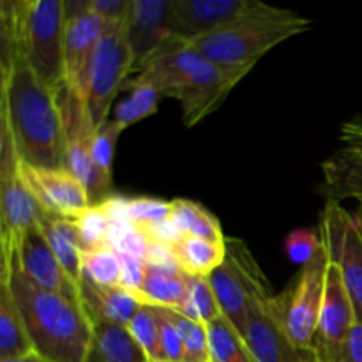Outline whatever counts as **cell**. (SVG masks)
<instances>
[{
	"label": "cell",
	"mask_w": 362,
	"mask_h": 362,
	"mask_svg": "<svg viewBox=\"0 0 362 362\" xmlns=\"http://www.w3.org/2000/svg\"><path fill=\"white\" fill-rule=\"evenodd\" d=\"M0 126L18 156L35 168H64V134L55 90L46 87L21 55L0 66Z\"/></svg>",
	"instance_id": "cell-1"
},
{
	"label": "cell",
	"mask_w": 362,
	"mask_h": 362,
	"mask_svg": "<svg viewBox=\"0 0 362 362\" xmlns=\"http://www.w3.org/2000/svg\"><path fill=\"white\" fill-rule=\"evenodd\" d=\"M0 278L11 286L34 350L52 362H85L94 324L83 306L28 281L13 255H2Z\"/></svg>",
	"instance_id": "cell-2"
},
{
	"label": "cell",
	"mask_w": 362,
	"mask_h": 362,
	"mask_svg": "<svg viewBox=\"0 0 362 362\" xmlns=\"http://www.w3.org/2000/svg\"><path fill=\"white\" fill-rule=\"evenodd\" d=\"M136 78L152 85L163 98L177 99L186 127L197 126L216 112L243 80L209 60L179 35L166 39Z\"/></svg>",
	"instance_id": "cell-3"
},
{
	"label": "cell",
	"mask_w": 362,
	"mask_h": 362,
	"mask_svg": "<svg viewBox=\"0 0 362 362\" xmlns=\"http://www.w3.org/2000/svg\"><path fill=\"white\" fill-rule=\"evenodd\" d=\"M2 55L0 66L21 55L35 76L57 90L66 83L64 0H2Z\"/></svg>",
	"instance_id": "cell-4"
},
{
	"label": "cell",
	"mask_w": 362,
	"mask_h": 362,
	"mask_svg": "<svg viewBox=\"0 0 362 362\" xmlns=\"http://www.w3.org/2000/svg\"><path fill=\"white\" fill-rule=\"evenodd\" d=\"M310 27L308 18L264 4L250 16L189 42L219 67L244 78L265 53Z\"/></svg>",
	"instance_id": "cell-5"
},
{
	"label": "cell",
	"mask_w": 362,
	"mask_h": 362,
	"mask_svg": "<svg viewBox=\"0 0 362 362\" xmlns=\"http://www.w3.org/2000/svg\"><path fill=\"white\" fill-rule=\"evenodd\" d=\"M209 281L221 315L244 336L251 306L272 293L269 279L244 240L226 239L225 260L209 276Z\"/></svg>",
	"instance_id": "cell-6"
},
{
	"label": "cell",
	"mask_w": 362,
	"mask_h": 362,
	"mask_svg": "<svg viewBox=\"0 0 362 362\" xmlns=\"http://www.w3.org/2000/svg\"><path fill=\"white\" fill-rule=\"evenodd\" d=\"M126 18L119 21H105V30L88 73L83 99L95 129L112 119L110 113L113 99L124 90L127 76L133 73V53L127 41Z\"/></svg>",
	"instance_id": "cell-7"
},
{
	"label": "cell",
	"mask_w": 362,
	"mask_h": 362,
	"mask_svg": "<svg viewBox=\"0 0 362 362\" xmlns=\"http://www.w3.org/2000/svg\"><path fill=\"white\" fill-rule=\"evenodd\" d=\"M64 134V168L69 170L85 184L90 205L103 204L112 197V184L98 175L92 163V141L95 126L90 119L85 99L66 83L55 90Z\"/></svg>",
	"instance_id": "cell-8"
},
{
	"label": "cell",
	"mask_w": 362,
	"mask_h": 362,
	"mask_svg": "<svg viewBox=\"0 0 362 362\" xmlns=\"http://www.w3.org/2000/svg\"><path fill=\"white\" fill-rule=\"evenodd\" d=\"M42 211L21 175L9 131L0 126V250L13 253L21 237L39 226Z\"/></svg>",
	"instance_id": "cell-9"
},
{
	"label": "cell",
	"mask_w": 362,
	"mask_h": 362,
	"mask_svg": "<svg viewBox=\"0 0 362 362\" xmlns=\"http://www.w3.org/2000/svg\"><path fill=\"white\" fill-rule=\"evenodd\" d=\"M318 232L329 260L341 272L356 324L362 325V225L359 218L343 209L339 202L327 200Z\"/></svg>",
	"instance_id": "cell-10"
},
{
	"label": "cell",
	"mask_w": 362,
	"mask_h": 362,
	"mask_svg": "<svg viewBox=\"0 0 362 362\" xmlns=\"http://www.w3.org/2000/svg\"><path fill=\"white\" fill-rule=\"evenodd\" d=\"M329 257L324 244L313 260L303 265L299 274L292 279L288 288L279 296L283 322L290 339L300 350L311 352L317 334L318 317L325 293Z\"/></svg>",
	"instance_id": "cell-11"
},
{
	"label": "cell",
	"mask_w": 362,
	"mask_h": 362,
	"mask_svg": "<svg viewBox=\"0 0 362 362\" xmlns=\"http://www.w3.org/2000/svg\"><path fill=\"white\" fill-rule=\"evenodd\" d=\"M66 39H64V73L66 85L85 98L88 73L105 30V20L90 9V0H64Z\"/></svg>",
	"instance_id": "cell-12"
},
{
	"label": "cell",
	"mask_w": 362,
	"mask_h": 362,
	"mask_svg": "<svg viewBox=\"0 0 362 362\" xmlns=\"http://www.w3.org/2000/svg\"><path fill=\"white\" fill-rule=\"evenodd\" d=\"M244 339L255 362H317L313 352L300 350L290 339L279 296L274 292L251 306Z\"/></svg>",
	"instance_id": "cell-13"
},
{
	"label": "cell",
	"mask_w": 362,
	"mask_h": 362,
	"mask_svg": "<svg viewBox=\"0 0 362 362\" xmlns=\"http://www.w3.org/2000/svg\"><path fill=\"white\" fill-rule=\"evenodd\" d=\"M354 325L356 315L349 292L343 285L341 272L329 260L325 293L311 349L317 362H341L343 346Z\"/></svg>",
	"instance_id": "cell-14"
},
{
	"label": "cell",
	"mask_w": 362,
	"mask_h": 362,
	"mask_svg": "<svg viewBox=\"0 0 362 362\" xmlns=\"http://www.w3.org/2000/svg\"><path fill=\"white\" fill-rule=\"evenodd\" d=\"M21 175L42 214L74 219L90 207L85 184L66 168H35L21 161Z\"/></svg>",
	"instance_id": "cell-15"
},
{
	"label": "cell",
	"mask_w": 362,
	"mask_h": 362,
	"mask_svg": "<svg viewBox=\"0 0 362 362\" xmlns=\"http://www.w3.org/2000/svg\"><path fill=\"white\" fill-rule=\"evenodd\" d=\"M11 255L25 278L35 286L80 303V283L67 274L39 226L25 233Z\"/></svg>",
	"instance_id": "cell-16"
},
{
	"label": "cell",
	"mask_w": 362,
	"mask_h": 362,
	"mask_svg": "<svg viewBox=\"0 0 362 362\" xmlns=\"http://www.w3.org/2000/svg\"><path fill=\"white\" fill-rule=\"evenodd\" d=\"M126 32L133 71L140 73L159 46L173 34V0H131Z\"/></svg>",
	"instance_id": "cell-17"
},
{
	"label": "cell",
	"mask_w": 362,
	"mask_h": 362,
	"mask_svg": "<svg viewBox=\"0 0 362 362\" xmlns=\"http://www.w3.org/2000/svg\"><path fill=\"white\" fill-rule=\"evenodd\" d=\"M262 6L258 0H173V34L193 41L250 16Z\"/></svg>",
	"instance_id": "cell-18"
},
{
	"label": "cell",
	"mask_w": 362,
	"mask_h": 362,
	"mask_svg": "<svg viewBox=\"0 0 362 362\" xmlns=\"http://www.w3.org/2000/svg\"><path fill=\"white\" fill-rule=\"evenodd\" d=\"M80 303L92 324H112L127 327L141 303L124 286H101L80 279Z\"/></svg>",
	"instance_id": "cell-19"
},
{
	"label": "cell",
	"mask_w": 362,
	"mask_h": 362,
	"mask_svg": "<svg viewBox=\"0 0 362 362\" xmlns=\"http://www.w3.org/2000/svg\"><path fill=\"white\" fill-rule=\"evenodd\" d=\"M189 278L180 267H158L145 264L141 286L134 296L141 304L179 310L189 292Z\"/></svg>",
	"instance_id": "cell-20"
},
{
	"label": "cell",
	"mask_w": 362,
	"mask_h": 362,
	"mask_svg": "<svg viewBox=\"0 0 362 362\" xmlns=\"http://www.w3.org/2000/svg\"><path fill=\"white\" fill-rule=\"evenodd\" d=\"M39 228L45 233L49 247L59 258L67 274L80 283L81 279V260H83V246H81L80 233H78L74 219L57 218V216L42 214Z\"/></svg>",
	"instance_id": "cell-21"
},
{
	"label": "cell",
	"mask_w": 362,
	"mask_h": 362,
	"mask_svg": "<svg viewBox=\"0 0 362 362\" xmlns=\"http://www.w3.org/2000/svg\"><path fill=\"white\" fill-rule=\"evenodd\" d=\"M85 362H151V359L126 327L94 324V336Z\"/></svg>",
	"instance_id": "cell-22"
},
{
	"label": "cell",
	"mask_w": 362,
	"mask_h": 362,
	"mask_svg": "<svg viewBox=\"0 0 362 362\" xmlns=\"http://www.w3.org/2000/svg\"><path fill=\"white\" fill-rule=\"evenodd\" d=\"M30 352H34V345L9 283L0 278V361L16 359Z\"/></svg>",
	"instance_id": "cell-23"
},
{
	"label": "cell",
	"mask_w": 362,
	"mask_h": 362,
	"mask_svg": "<svg viewBox=\"0 0 362 362\" xmlns=\"http://www.w3.org/2000/svg\"><path fill=\"white\" fill-rule=\"evenodd\" d=\"M175 260L187 276L209 278L226 257V243L186 235L175 247Z\"/></svg>",
	"instance_id": "cell-24"
},
{
	"label": "cell",
	"mask_w": 362,
	"mask_h": 362,
	"mask_svg": "<svg viewBox=\"0 0 362 362\" xmlns=\"http://www.w3.org/2000/svg\"><path fill=\"white\" fill-rule=\"evenodd\" d=\"M124 88L129 90V98L120 101L113 108L112 117L122 129H127L133 124L148 119V117H152L158 112L159 101L163 99V95L152 85L145 83V81L138 80L134 76L133 80H127Z\"/></svg>",
	"instance_id": "cell-25"
},
{
	"label": "cell",
	"mask_w": 362,
	"mask_h": 362,
	"mask_svg": "<svg viewBox=\"0 0 362 362\" xmlns=\"http://www.w3.org/2000/svg\"><path fill=\"white\" fill-rule=\"evenodd\" d=\"M172 218L182 230L184 235L202 237L214 243H226L218 218L197 202L186 200V198L172 200Z\"/></svg>",
	"instance_id": "cell-26"
},
{
	"label": "cell",
	"mask_w": 362,
	"mask_h": 362,
	"mask_svg": "<svg viewBox=\"0 0 362 362\" xmlns=\"http://www.w3.org/2000/svg\"><path fill=\"white\" fill-rule=\"evenodd\" d=\"M207 332L211 362H255L244 336L223 315L207 325Z\"/></svg>",
	"instance_id": "cell-27"
},
{
	"label": "cell",
	"mask_w": 362,
	"mask_h": 362,
	"mask_svg": "<svg viewBox=\"0 0 362 362\" xmlns=\"http://www.w3.org/2000/svg\"><path fill=\"white\" fill-rule=\"evenodd\" d=\"M81 278L101 286H120L122 262L119 251L110 246L85 251L81 260Z\"/></svg>",
	"instance_id": "cell-28"
},
{
	"label": "cell",
	"mask_w": 362,
	"mask_h": 362,
	"mask_svg": "<svg viewBox=\"0 0 362 362\" xmlns=\"http://www.w3.org/2000/svg\"><path fill=\"white\" fill-rule=\"evenodd\" d=\"M177 311L182 313L184 317L205 325L221 317V310H219L218 299H216V293L212 290L209 278L191 276L189 292H187L184 304Z\"/></svg>",
	"instance_id": "cell-29"
},
{
	"label": "cell",
	"mask_w": 362,
	"mask_h": 362,
	"mask_svg": "<svg viewBox=\"0 0 362 362\" xmlns=\"http://www.w3.org/2000/svg\"><path fill=\"white\" fill-rule=\"evenodd\" d=\"M127 331L134 341L140 345L145 356L152 361H163L161 356V331H159V311L156 306L141 304L140 310L127 324Z\"/></svg>",
	"instance_id": "cell-30"
},
{
	"label": "cell",
	"mask_w": 362,
	"mask_h": 362,
	"mask_svg": "<svg viewBox=\"0 0 362 362\" xmlns=\"http://www.w3.org/2000/svg\"><path fill=\"white\" fill-rule=\"evenodd\" d=\"M166 311H168L170 318H172L180 338H182L184 362H211L207 325L184 317L177 310L166 308Z\"/></svg>",
	"instance_id": "cell-31"
},
{
	"label": "cell",
	"mask_w": 362,
	"mask_h": 362,
	"mask_svg": "<svg viewBox=\"0 0 362 362\" xmlns=\"http://www.w3.org/2000/svg\"><path fill=\"white\" fill-rule=\"evenodd\" d=\"M74 225H76L78 233H80L81 246L85 251L98 250V247L108 246V235H110V216L103 204L90 205L85 209L81 214L74 218Z\"/></svg>",
	"instance_id": "cell-32"
},
{
	"label": "cell",
	"mask_w": 362,
	"mask_h": 362,
	"mask_svg": "<svg viewBox=\"0 0 362 362\" xmlns=\"http://www.w3.org/2000/svg\"><path fill=\"white\" fill-rule=\"evenodd\" d=\"M122 127L113 119L106 120L103 126L95 129L94 141H92V163L98 175L108 184H112V165L115 158V147L122 134Z\"/></svg>",
	"instance_id": "cell-33"
},
{
	"label": "cell",
	"mask_w": 362,
	"mask_h": 362,
	"mask_svg": "<svg viewBox=\"0 0 362 362\" xmlns=\"http://www.w3.org/2000/svg\"><path fill=\"white\" fill-rule=\"evenodd\" d=\"M124 214L134 225H148L172 216V202L152 197H120Z\"/></svg>",
	"instance_id": "cell-34"
},
{
	"label": "cell",
	"mask_w": 362,
	"mask_h": 362,
	"mask_svg": "<svg viewBox=\"0 0 362 362\" xmlns=\"http://www.w3.org/2000/svg\"><path fill=\"white\" fill-rule=\"evenodd\" d=\"M322 250L320 232L310 228H297L285 239V251L290 262L306 265Z\"/></svg>",
	"instance_id": "cell-35"
},
{
	"label": "cell",
	"mask_w": 362,
	"mask_h": 362,
	"mask_svg": "<svg viewBox=\"0 0 362 362\" xmlns=\"http://www.w3.org/2000/svg\"><path fill=\"white\" fill-rule=\"evenodd\" d=\"M161 331V356L166 362H184V345L166 308H158Z\"/></svg>",
	"instance_id": "cell-36"
},
{
	"label": "cell",
	"mask_w": 362,
	"mask_h": 362,
	"mask_svg": "<svg viewBox=\"0 0 362 362\" xmlns=\"http://www.w3.org/2000/svg\"><path fill=\"white\" fill-rule=\"evenodd\" d=\"M141 230V233L145 235V239L151 244H161V246H170L175 247L180 240L184 239L182 230L179 228L173 218L161 219V221L148 223V225H136Z\"/></svg>",
	"instance_id": "cell-37"
},
{
	"label": "cell",
	"mask_w": 362,
	"mask_h": 362,
	"mask_svg": "<svg viewBox=\"0 0 362 362\" xmlns=\"http://www.w3.org/2000/svg\"><path fill=\"white\" fill-rule=\"evenodd\" d=\"M120 255V262H122V279H120V286L127 288L129 292L136 293L141 286V279H144L145 262L144 258L134 257V255Z\"/></svg>",
	"instance_id": "cell-38"
},
{
	"label": "cell",
	"mask_w": 362,
	"mask_h": 362,
	"mask_svg": "<svg viewBox=\"0 0 362 362\" xmlns=\"http://www.w3.org/2000/svg\"><path fill=\"white\" fill-rule=\"evenodd\" d=\"M131 0H90V9L105 21L124 20L129 13Z\"/></svg>",
	"instance_id": "cell-39"
},
{
	"label": "cell",
	"mask_w": 362,
	"mask_h": 362,
	"mask_svg": "<svg viewBox=\"0 0 362 362\" xmlns=\"http://www.w3.org/2000/svg\"><path fill=\"white\" fill-rule=\"evenodd\" d=\"M341 362H362V325L356 324L343 346Z\"/></svg>",
	"instance_id": "cell-40"
},
{
	"label": "cell",
	"mask_w": 362,
	"mask_h": 362,
	"mask_svg": "<svg viewBox=\"0 0 362 362\" xmlns=\"http://www.w3.org/2000/svg\"><path fill=\"white\" fill-rule=\"evenodd\" d=\"M341 140L345 141V145L357 148L362 154V115L356 117L343 126Z\"/></svg>",
	"instance_id": "cell-41"
},
{
	"label": "cell",
	"mask_w": 362,
	"mask_h": 362,
	"mask_svg": "<svg viewBox=\"0 0 362 362\" xmlns=\"http://www.w3.org/2000/svg\"><path fill=\"white\" fill-rule=\"evenodd\" d=\"M0 362H52L48 361L46 357H42L41 354H37L34 350V352L27 354V356H21V357H16V359H7V361H0Z\"/></svg>",
	"instance_id": "cell-42"
},
{
	"label": "cell",
	"mask_w": 362,
	"mask_h": 362,
	"mask_svg": "<svg viewBox=\"0 0 362 362\" xmlns=\"http://www.w3.org/2000/svg\"><path fill=\"white\" fill-rule=\"evenodd\" d=\"M357 218H359V221H361V225H362V200H359V212H357Z\"/></svg>",
	"instance_id": "cell-43"
},
{
	"label": "cell",
	"mask_w": 362,
	"mask_h": 362,
	"mask_svg": "<svg viewBox=\"0 0 362 362\" xmlns=\"http://www.w3.org/2000/svg\"><path fill=\"white\" fill-rule=\"evenodd\" d=\"M152 362H166V361H152Z\"/></svg>",
	"instance_id": "cell-44"
}]
</instances>
